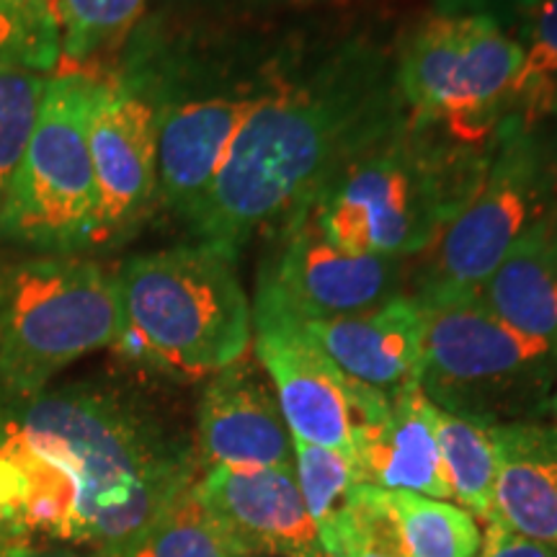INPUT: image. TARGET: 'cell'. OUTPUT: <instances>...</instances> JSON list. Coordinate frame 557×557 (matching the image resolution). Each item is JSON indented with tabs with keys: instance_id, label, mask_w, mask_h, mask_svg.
<instances>
[{
	"instance_id": "cell-25",
	"label": "cell",
	"mask_w": 557,
	"mask_h": 557,
	"mask_svg": "<svg viewBox=\"0 0 557 557\" xmlns=\"http://www.w3.org/2000/svg\"><path fill=\"white\" fill-rule=\"evenodd\" d=\"M47 78L32 70L0 67V218L37 127Z\"/></svg>"
},
{
	"instance_id": "cell-9",
	"label": "cell",
	"mask_w": 557,
	"mask_h": 557,
	"mask_svg": "<svg viewBox=\"0 0 557 557\" xmlns=\"http://www.w3.org/2000/svg\"><path fill=\"white\" fill-rule=\"evenodd\" d=\"M96 75L58 70L47 78L37 127L0 218V243L41 256L96 248V178L88 114Z\"/></svg>"
},
{
	"instance_id": "cell-36",
	"label": "cell",
	"mask_w": 557,
	"mask_h": 557,
	"mask_svg": "<svg viewBox=\"0 0 557 557\" xmlns=\"http://www.w3.org/2000/svg\"><path fill=\"white\" fill-rule=\"evenodd\" d=\"M553 220H555V227H557V199H555V207H553Z\"/></svg>"
},
{
	"instance_id": "cell-19",
	"label": "cell",
	"mask_w": 557,
	"mask_h": 557,
	"mask_svg": "<svg viewBox=\"0 0 557 557\" xmlns=\"http://www.w3.org/2000/svg\"><path fill=\"white\" fill-rule=\"evenodd\" d=\"M478 297L513 331L557 348V227L553 212L529 227Z\"/></svg>"
},
{
	"instance_id": "cell-38",
	"label": "cell",
	"mask_w": 557,
	"mask_h": 557,
	"mask_svg": "<svg viewBox=\"0 0 557 557\" xmlns=\"http://www.w3.org/2000/svg\"><path fill=\"white\" fill-rule=\"evenodd\" d=\"M478 557H480V555H478Z\"/></svg>"
},
{
	"instance_id": "cell-1",
	"label": "cell",
	"mask_w": 557,
	"mask_h": 557,
	"mask_svg": "<svg viewBox=\"0 0 557 557\" xmlns=\"http://www.w3.org/2000/svg\"><path fill=\"white\" fill-rule=\"evenodd\" d=\"M403 116L395 60L372 41H341L295 75H271L186 227L235 261Z\"/></svg>"
},
{
	"instance_id": "cell-7",
	"label": "cell",
	"mask_w": 557,
	"mask_h": 557,
	"mask_svg": "<svg viewBox=\"0 0 557 557\" xmlns=\"http://www.w3.org/2000/svg\"><path fill=\"white\" fill-rule=\"evenodd\" d=\"M120 331L114 271L83 256L0 259V385L37 393Z\"/></svg>"
},
{
	"instance_id": "cell-29",
	"label": "cell",
	"mask_w": 557,
	"mask_h": 557,
	"mask_svg": "<svg viewBox=\"0 0 557 557\" xmlns=\"http://www.w3.org/2000/svg\"><path fill=\"white\" fill-rule=\"evenodd\" d=\"M431 3H434V13L493 18L511 32V26L517 24L537 0H431Z\"/></svg>"
},
{
	"instance_id": "cell-27",
	"label": "cell",
	"mask_w": 557,
	"mask_h": 557,
	"mask_svg": "<svg viewBox=\"0 0 557 557\" xmlns=\"http://www.w3.org/2000/svg\"><path fill=\"white\" fill-rule=\"evenodd\" d=\"M511 34L524 50L519 111L557 109V0H537Z\"/></svg>"
},
{
	"instance_id": "cell-11",
	"label": "cell",
	"mask_w": 557,
	"mask_h": 557,
	"mask_svg": "<svg viewBox=\"0 0 557 557\" xmlns=\"http://www.w3.org/2000/svg\"><path fill=\"white\" fill-rule=\"evenodd\" d=\"M406 267L403 259L346 253L297 212L276 230V250L263 263L256 295L295 320L357 315L408 292Z\"/></svg>"
},
{
	"instance_id": "cell-15",
	"label": "cell",
	"mask_w": 557,
	"mask_h": 557,
	"mask_svg": "<svg viewBox=\"0 0 557 557\" xmlns=\"http://www.w3.org/2000/svg\"><path fill=\"white\" fill-rule=\"evenodd\" d=\"M194 451L199 472L295 465L287 421L274 385L256 357L246 354L207 380L199 398Z\"/></svg>"
},
{
	"instance_id": "cell-2",
	"label": "cell",
	"mask_w": 557,
	"mask_h": 557,
	"mask_svg": "<svg viewBox=\"0 0 557 557\" xmlns=\"http://www.w3.org/2000/svg\"><path fill=\"white\" fill-rule=\"evenodd\" d=\"M0 429L73 478V545L101 555L137 537L199 475L191 438L114 382L0 385Z\"/></svg>"
},
{
	"instance_id": "cell-32",
	"label": "cell",
	"mask_w": 557,
	"mask_h": 557,
	"mask_svg": "<svg viewBox=\"0 0 557 557\" xmlns=\"http://www.w3.org/2000/svg\"><path fill=\"white\" fill-rule=\"evenodd\" d=\"M186 3L230 5V9H276V5H302V3H318V0H186Z\"/></svg>"
},
{
	"instance_id": "cell-26",
	"label": "cell",
	"mask_w": 557,
	"mask_h": 557,
	"mask_svg": "<svg viewBox=\"0 0 557 557\" xmlns=\"http://www.w3.org/2000/svg\"><path fill=\"white\" fill-rule=\"evenodd\" d=\"M60 26L50 5L37 0H0V67L58 73Z\"/></svg>"
},
{
	"instance_id": "cell-30",
	"label": "cell",
	"mask_w": 557,
	"mask_h": 557,
	"mask_svg": "<svg viewBox=\"0 0 557 557\" xmlns=\"http://www.w3.org/2000/svg\"><path fill=\"white\" fill-rule=\"evenodd\" d=\"M480 557H557V545L527 540L506 529L498 519H491L485 524Z\"/></svg>"
},
{
	"instance_id": "cell-22",
	"label": "cell",
	"mask_w": 557,
	"mask_h": 557,
	"mask_svg": "<svg viewBox=\"0 0 557 557\" xmlns=\"http://www.w3.org/2000/svg\"><path fill=\"white\" fill-rule=\"evenodd\" d=\"M148 3L150 0H58L65 70H83L88 62L124 45L143 24Z\"/></svg>"
},
{
	"instance_id": "cell-18",
	"label": "cell",
	"mask_w": 557,
	"mask_h": 557,
	"mask_svg": "<svg viewBox=\"0 0 557 557\" xmlns=\"http://www.w3.org/2000/svg\"><path fill=\"white\" fill-rule=\"evenodd\" d=\"M496 519L513 534L557 545V426L547 418L493 423Z\"/></svg>"
},
{
	"instance_id": "cell-5",
	"label": "cell",
	"mask_w": 557,
	"mask_h": 557,
	"mask_svg": "<svg viewBox=\"0 0 557 557\" xmlns=\"http://www.w3.org/2000/svg\"><path fill=\"white\" fill-rule=\"evenodd\" d=\"M557 199V109L517 111L498 124L491 152L462 212L423 253L416 297L478 292L529 227Z\"/></svg>"
},
{
	"instance_id": "cell-13",
	"label": "cell",
	"mask_w": 557,
	"mask_h": 557,
	"mask_svg": "<svg viewBox=\"0 0 557 557\" xmlns=\"http://www.w3.org/2000/svg\"><path fill=\"white\" fill-rule=\"evenodd\" d=\"M250 310L253 357L274 385L289 434L351 462L359 382L348 380L269 297L256 295Z\"/></svg>"
},
{
	"instance_id": "cell-3",
	"label": "cell",
	"mask_w": 557,
	"mask_h": 557,
	"mask_svg": "<svg viewBox=\"0 0 557 557\" xmlns=\"http://www.w3.org/2000/svg\"><path fill=\"white\" fill-rule=\"evenodd\" d=\"M491 137L465 139L406 111L393 129L344 160L297 212L346 253L423 256L475 194Z\"/></svg>"
},
{
	"instance_id": "cell-4",
	"label": "cell",
	"mask_w": 557,
	"mask_h": 557,
	"mask_svg": "<svg viewBox=\"0 0 557 557\" xmlns=\"http://www.w3.org/2000/svg\"><path fill=\"white\" fill-rule=\"evenodd\" d=\"M122 331L114 348L171 380H209L253 344V310L235 261L220 250L178 246L132 256L114 271Z\"/></svg>"
},
{
	"instance_id": "cell-35",
	"label": "cell",
	"mask_w": 557,
	"mask_h": 557,
	"mask_svg": "<svg viewBox=\"0 0 557 557\" xmlns=\"http://www.w3.org/2000/svg\"><path fill=\"white\" fill-rule=\"evenodd\" d=\"M37 3H45V5H50V9L54 11V16H58V0H37Z\"/></svg>"
},
{
	"instance_id": "cell-14",
	"label": "cell",
	"mask_w": 557,
	"mask_h": 557,
	"mask_svg": "<svg viewBox=\"0 0 557 557\" xmlns=\"http://www.w3.org/2000/svg\"><path fill=\"white\" fill-rule=\"evenodd\" d=\"M194 496L238 555L325 557L295 465L201 470Z\"/></svg>"
},
{
	"instance_id": "cell-17",
	"label": "cell",
	"mask_w": 557,
	"mask_h": 557,
	"mask_svg": "<svg viewBox=\"0 0 557 557\" xmlns=\"http://www.w3.org/2000/svg\"><path fill=\"white\" fill-rule=\"evenodd\" d=\"M434 410L418 385H410L393 395L377 416L361 421L354 431L351 455L359 483L451 500Z\"/></svg>"
},
{
	"instance_id": "cell-33",
	"label": "cell",
	"mask_w": 557,
	"mask_h": 557,
	"mask_svg": "<svg viewBox=\"0 0 557 557\" xmlns=\"http://www.w3.org/2000/svg\"><path fill=\"white\" fill-rule=\"evenodd\" d=\"M24 557H107L96 549L75 547V545H54V547H34Z\"/></svg>"
},
{
	"instance_id": "cell-23",
	"label": "cell",
	"mask_w": 557,
	"mask_h": 557,
	"mask_svg": "<svg viewBox=\"0 0 557 557\" xmlns=\"http://www.w3.org/2000/svg\"><path fill=\"white\" fill-rule=\"evenodd\" d=\"M107 557H240L194 496L184 491L137 537Z\"/></svg>"
},
{
	"instance_id": "cell-16",
	"label": "cell",
	"mask_w": 557,
	"mask_h": 557,
	"mask_svg": "<svg viewBox=\"0 0 557 557\" xmlns=\"http://www.w3.org/2000/svg\"><path fill=\"white\" fill-rule=\"evenodd\" d=\"M295 323L348 380L385 395L418 385L423 308L410 292L357 315Z\"/></svg>"
},
{
	"instance_id": "cell-21",
	"label": "cell",
	"mask_w": 557,
	"mask_h": 557,
	"mask_svg": "<svg viewBox=\"0 0 557 557\" xmlns=\"http://www.w3.org/2000/svg\"><path fill=\"white\" fill-rule=\"evenodd\" d=\"M382 498H385L389 513L398 524L408 557L480 555L483 529L462 506L408 491H382Z\"/></svg>"
},
{
	"instance_id": "cell-37",
	"label": "cell",
	"mask_w": 557,
	"mask_h": 557,
	"mask_svg": "<svg viewBox=\"0 0 557 557\" xmlns=\"http://www.w3.org/2000/svg\"><path fill=\"white\" fill-rule=\"evenodd\" d=\"M240 557H253V555H240Z\"/></svg>"
},
{
	"instance_id": "cell-10",
	"label": "cell",
	"mask_w": 557,
	"mask_h": 557,
	"mask_svg": "<svg viewBox=\"0 0 557 557\" xmlns=\"http://www.w3.org/2000/svg\"><path fill=\"white\" fill-rule=\"evenodd\" d=\"M96 178V248L124 243L150 218L158 191V88L143 52L96 78L88 114Z\"/></svg>"
},
{
	"instance_id": "cell-34",
	"label": "cell",
	"mask_w": 557,
	"mask_h": 557,
	"mask_svg": "<svg viewBox=\"0 0 557 557\" xmlns=\"http://www.w3.org/2000/svg\"><path fill=\"white\" fill-rule=\"evenodd\" d=\"M542 418H547V421H553L557 426V387L553 389V395H549L547 403H545V413H542Z\"/></svg>"
},
{
	"instance_id": "cell-6",
	"label": "cell",
	"mask_w": 557,
	"mask_h": 557,
	"mask_svg": "<svg viewBox=\"0 0 557 557\" xmlns=\"http://www.w3.org/2000/svg\"><path fill=\"white\" fill-rule=\"evenodd\" d=\"M416 299L423 308L418 389L436 408L480 423L542 418L557 387V348L513 331L478 292Z\"/></svg>"
},
{
	"instance_id": "cell-31",
	"label": "cell",
	"mask_w": 557,
	"mask_h": 557,
	"mask_svg": "<svg viewBox=\"0 0 557 557\" xmlns=\"http://www.w3.org/2000/svg\"><path fill=\"white\" fill-rule=\"evenodd\" d=\"M34 547V534L24 521L0 513V557H24Z\"/></svg>"
},
{
	"instance_id": "cell-8",
	"label": "cell",
	"mask_w": 557,
	"mask_h": 557,
	"mask_svg": "<svg viewBox=\"0 0 557 557\" xmlns=\"http://www.w3.org/2000/svg\"><path fill=\"white\" fill-rule=\"evenodd\" d=\"M393 60L403 107L418 122L483 143L519 111L524 50L498 21L431 13Z\"/></svg>"
},
{
	"instance_id": "cell-28",
	"label": "cell",
	"mask_w": 557,
	"mask_h": 557,
	"mask_svg": "<svg viewBox=\"0 0 557 557\" xmlns=\"http://www.w3.org/2000/svg\"><path fill=\"white\" fill-rule=\"evenodd\" d=\"M323 553L325 557H408L380 487L357 485L348 517Z\"/></svg>"
},
{
	"instance_id": "cell-12",
	"label": "cell",
	"mask_w": 557,
	"mask_h": 557,
	"mask_svg": "<svg viewBox=\"0 0 557 557\" xmlns=\"http://www.w3.org/2000/svg\"><path fill=\"white\" fill-rule=\"evenodd\" d=\"M143 58L148 60L158 88L156 205L186 222L212 186L235 135L250 111L259 107L271 75L178 96L163 75H158L148 50H143Z\"/></svg>"
},
{
	"instance_id": "cell-20",
	"label": "cell",
	"mask_w": 557,
	"mask_h": 557,
	"mask_svg": "<svg viewBox=\"0 0 557 557\" xmlns=\"http://www.w3.org/2000/svg\"><path fill=\"white\" fill-rule=\"evenodd\" d=\"M436 408V406H434ZM438 451L447 472L451 500L480 521L496 519V447L491 426L472 418L434 410Z\"/></svg>"
},
{
	"instance_id": "cell-24",
	"label": "cell",
	"mask_w": 557,
	"mask_h": 557,
	"mask_svg": "<svg viewBox=\"0 0 557 557\" xmlns=\"http://www.w3.org/2000/svg\"><path fill=\"white\" fill-rule=\"evenodd\" d=\"M292 455H295V475L305 508L318 529L320 547H325L348 517L354 491L359 485L357 472L338 451L295 436H292Z\"/></svg>"
}]
</instances>
